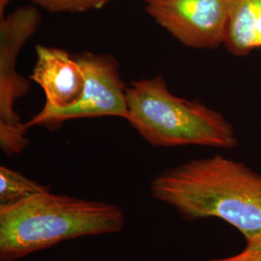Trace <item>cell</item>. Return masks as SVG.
<instances>
[{"label": "cell", "mask_w": 261, "mask_h": 261, "mask_svg": "<svg viewBox=\"0 0 261 261\" xmlns=\"http://www.w3.org/2000/svg\"><path fill=\"white\" fill-rule=\"evenodd\" d=\"M126 96L127 121L152 146L238 145L232 124L222 113L171 93L162 75L132 82Z\"/></svg>", "instance_id": "cell-3"}, {"label": "cell", "mask_w": 261, "mask_h": 261, "mask_svg": "<svg viewBox=\"0 0 261 261\" xmlns=\"http://www.w3.org/2000/svg\"><path fill=\"white\" fill-rule=\"evenodd\" d=\"M151 196L183 219L223 220L246 241L261 237V174L215 155L168 168L151 181Z\"/></svg>", "instance_id": "cell-1"}, {"label": "cell", "mask_w": 261, "mask_h": 261, "mask_svg": "<svg viewBox=\"0 0 261 261\" xmlns=\"http://www.w3.org/2000/svg\"><path fill=\"white\" fill-rule=\"evenodd\" d=\"M47 191H50L49 187L31 180L6 166L0 167V206L13 205Z\"/></svg>", "instance_id": "cell-9"}, {"label": "cell", "mask_w": 261, "mask_h": 261, "mask_svg": "<svg viewBox=\"0 0 261 261\" xmlns=\"http://www.w3.org/2000/svg\"><path fill=\"white\" fill-rule=\"evenodd\" d=\"M84 71V90L74 105L65 109L44 107L28 123L34 126H57L77 118L116 116L127 120V86L122 81L118 63L108 54L84 53L75 56Z\"/></svg>", "instance_id": "cell-5"}, {"label": "cell", "mask_w": 261, "mask_h": 261, "mask_svg": "<svg viewBox=\"0 0 261 261\" xmlns=\"http://www.w3.org/2000/svg\"><path fill=\"white\" fill-rule=\"evenodd\" d=\"M145 11L182 45L214 49L224 45L228 0H144Z\"/></svg>", "instance_id": "cell-6"}, {"label": "cell", "mask_w": 261, "mask_h": 261, "mask_svg": "<svg viewBox=\"0 0 261 261\" xmlns=\"http://www.w3.org/2000/svg\"><path fill=\"white\" fill-rule=\"evenodd\" d=\"M41 15L33 6H22L0 18V147L7 156L20 154L29 144L25 123L14 109L29 84L16 71L22 46L36 32Z\"/></svg>", "instance_id": "cell-4"}, {"label": "cell", "mask_w": 261, "mask_h": 261, "mask_svg": "<svg viewBox=\"0 0 261 261\" xmlns=\"http://www.w3.org/2000/svg\"><path fill=\"white\" fill-rule=\"evenodd\" d=\"M49 12H85L103 7L111 0H31Z\"/></svg>", "instance_id": "cell-10"}, {"label": "cell", "mask_w": 261, "mask_h": 261, "mask_svg": "<svg viewBox=\"0 0 261 261\" xmlns=\"http://www.w3.org/2000/svg\"><path fill=\"white\" fill-rule=\"evenodd\" d=\"M224 45L236 56L261 47V0H228Z\"/></svg>", "instance_id": "cell-8"}, {"label": "cell", "mask_w": 261, "mask_h": 261, "mask_svg": "<svg viewBox=\"0 0 261 261\" xmlns=\"http://www.w3.org/2000/svg\"><path fill=\"white\" fill-rule=\"evenodd\" d=\"M64 261H74V260H64Z\"/></svg>", "instance_id": "cell-13"}, {"label": "cell", "mask_w": 261, "mask_h": 261, "mask_svg": "<svg viewBox=\"0 0 261 261\" xmlns=\"http://www.w3.org/2000/svg\"><path fill=\"white\" fill-rule=\"evenodd\" d=\"M36 63L31 79L43 89L46 107L65 109L80 99L84 90V74L76 58L65 49L36 47Z\"/></svg>", "instance_id": "cell-7"}, {"label": "cell", "mask_w": 261, "mask_h": 261, "mask_svg": "<svg viewBox=\"0 0 261 261\" xmlns=\"http://www.w3.org/2000/svg\"><path fill=\"white\" fill-rule=\"evenodd\" d=\"M125 225L119 206L50 191L0 206V261H17L60 243L118 233Z\"/></svg>", "instance_id": "cell-2"}, {"label": "cell", "mask_w": 261, "mask_h": 261, "mask_svg": "<svg viewBox=\"0 0 261 261\" xmlns=\"http://www.w3.org/2000/svg\"><path fill=\"white\" fill-rule=\"evenodd\" d=\"M10 1L11 0H0V18L3 17V12L9 4Z\"/></svg>", "instance_id": "cell-12"}, {"label": "cell", "mask_w": 261, "mask_h": 261, "mask_svg": "<svg viewBox=\"0 0 261 261\" xmlns=\"http://www.w3.org/2000/svg\"><path fill=\"white\" fill-rule=\"evenodd\" d=\"M205 261H261V237L246 241L245 249L235 255Z\"/></svg>", "instance_id": "cell-11"}]
</instances>
